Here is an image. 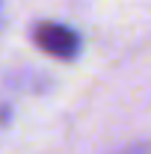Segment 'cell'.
<instances>
[{
	"label": "cell",
	"mask_w": 151,
	"mask_h": 154,
	"mask_svg": "<svg viewBox=\"0 0 151 154\" xmlns=\"http://www.w3.org/2000/svg\"><path fill=\"white\" fill-rule=\"evenodd\" d=\"M36 45L45 48L48 54H54V57L68 59V57L77 54L80 38H77L74 30H68V27H59V24H39L36 27Z\"/></svg>",
	"instance_id": "6da1fadb"
}]
</instances>
